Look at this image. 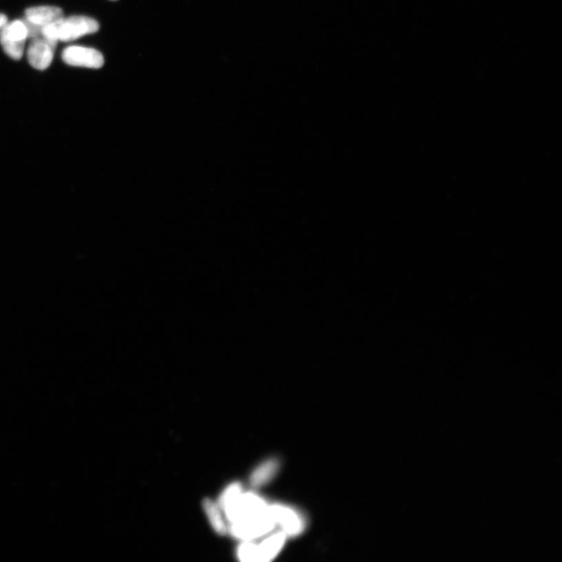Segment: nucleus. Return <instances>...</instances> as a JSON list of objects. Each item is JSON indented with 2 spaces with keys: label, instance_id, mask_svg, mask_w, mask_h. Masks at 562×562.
Wrapping results in <instances>:
<instances>
[{
  "label": "nucleus",
  "instance_id": "obj_12",
  "mask_svg": "<svg viewBox=\"0 0 562 562\" xmlns=\"http://www.w3.org/2000/svg\"><path fill=\"white\" fill-rule=\"evenodd\" d=\"M22 21L23 22V23H25L26 26L28 38L33 39L35 38L42 37L43 27L35 25V23L29 21L26 19H22Z\"/></svg>",
  "mask_w": 562,
  "mask_h": 562
},
{
  "label": "nucleus",
  "instance_id": "obj_7",
  "mask_svg": "<svg viewBox=\"0 0 562 562\" xmlns=\"http://www.w3.org/2000/svg\"><path fill=\"white\" fill-rule=\"evenodd\" d=\"M287 537L282 531L267 537L257 545V562H268L276 558L284 548Z\"/></svg>",
  "mask_w": 562,
  "mask_h": 562
},
{
  "label": "nucleus",
  "instance_id": "obj_13",
  "mask_svg": "<svg viewBox=\"0 0 562 562\" xmlns=\"http://www.w3.org/2000/svg\"><path fill=\"white\" fill-rule=\"evenodd\" d=\"M8 23V17L0 14V30Z\"/></svg>",
  "mask_w": 562,
  "mask_h": 562
},
{
  "label": "nucleus",
  "instance_id": "obj_2",
  "mask_svg": "<svg viewBox=\"0 0 562 562\" xmlns=\"http://www.w3.org/2000/svg\"><path fill=\"white\" fill-rule=\"evenodd\" d=\"M276 527L271 514L268 510L258 517L244 521V522L233 524L231 527L232 534L243 541H253L255 539L264 537Z\"/></svg>",
  "mask_w": 562,
  "mask_h": 562
},
{
  "label": "nucleus",
  "instance_id": "obj_3",
  "mask_svg": "<svg viewBox=\"0 0 562 562\" xmlns=\"http://www.w3.org/2000/svg\"><path fill=\"white\" fill-rule=\"evenodd\" d=\"M99 23L95 19L85 16H72L63 19L59 26V40L72 42L85 35L96 33Z\"/></svg>",
  "mask_w": 562,
  "mask_h": 562
},
{
  "label": "nucleus",
  "instance_id": "obj_8",
  "mask_svg": "<svg viewBox=\"0 0 562 562\" xmlns=\"http://www.w3.org/2000/svg\"><path fill=\"white\" fill-rule=\"evenodd\" d=\"M63 17V11L61 8L50 6L31 8L25 11V19L41 27L61 21Z\"/></svg>",
  "mask_w": 562,
  "mask_h": 562
},
{
  "label": "nucleus",
  "instance_id": "obj_14",
  "mask_svg": "<svg viewBox=\"0 0 562 562\" xmlns=\"http://www.w3.org/2000/svg\"><path fill=\"white\" fill-rule=\"evenodd\" d=\"M111 1H116V0H111Z\"/></svg>",
  "mask_w": 562,
  "mask_h": 562
},
{
  "label": "nucleus",
  "instance_id": "obj_1",
  "mask_svg": "<svg viewBox=\"0 0 562 562\" xmlns=\"http://www.w3.org/2000/svg\"><path fill=\"white\" fill-rule=\"evenodd\" d=\"M27 38V28L22 20L8 23L0 30V44L6 54L15 61L23 56Z\"/></svg>",
  "mask_w": 562,
  "mask_h": 562
},
{
  "label": "nucleus",
  "instance_id": "obj_9",
  "mask_svg": "<svg viewBox=\"0 0 562 562\" xmlns=\"http://www.w3.org/2000/svg\"><path fill=\"white\" fill-rule=\"evenodd\" d=\"M280 461L271 458L258 466L250 477V483L254 488L262 487L272 481L280 470Z\"/></svg>",
  "mask_w": 562,
  "mask_h": 562
},
{
  "label": "nucleus",
  "instance_id": "obj_5",
  "mask_svg": "<svg viewBox=\"0 0 562 562\" xmlns=\"http://www.w3.org/2000/svg\"><path fill=\"white\" fill-rule=\"evenodd\" d=\"M62 59L68 65L92 69L101 68L104 58L101 52L89 47L72 45L63 50Z\"/></svg>",
  "mask_w": 562,
  "mask_h": 562
},
{
  "label": "nucleus",
  "instance_id": "obj_6",
  "mask_svg": "<svg viewBox=\"0 0 562 562\" xmlns=\"http://www.w3.org/2000/svg\"><path fill=\"white\" fill-rule=\"evenodd\" d=\"M56 45L43 37L33 39L27 52L31 66L40 70L48 68L54 59Z\"/></svg>",
  "mask_w": 562,
  "mask_h": 562
},
{
  "label": "nucleus",
  "instance_id": "obj_11",
  "mask_svg": "<svg viewBox=\"0 0 562 562\" xmlns=\"http://www.w3.org/2000/svg\"><path fill=\"white\" fill-rule=\"evenodd\" d=\"M238 550L240 560L245 562H257V544L251 541H244Z\"/></svg>",
  "mask_w": 562,
  "mask_h": 562
},
{
  "label": "nucleus",
  "instance_id": "obj_4",
  "mask_svg": "<svg viewBox=\"0 0 562 562\" xmlns=\"http://www.w3.org/2000/svg\"><path fill=\"white\" fill-rule=\"evenodd\" d=\"M269 512L275 524L280 525L281 531L287 537H296L303 532L304 519L294 508L281 503H274L269 505Z\"/></svg>",
  "mask_w": 562,
  "mask_h": 562
},
{
  "label": "nucleus",
  "instance_id": "obj_10",
  "mask_svg": "<svg viewBox=\"0 0 562 562\" xmlns=\"http://www.w3.org/2000/svg\"><path fill=\"white\" fill-rule=\"evenodd\" d=\"M202 507L214 530L218 532V534H226L227 526L224 518H222L218 503L207 499L203 501Z\"/></svg>",
  "mask_w": 562,
  "mask_h": 562
}]
</instances>
